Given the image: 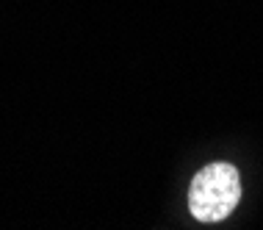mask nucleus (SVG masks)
<instances>
[{
  "instance_id": "1",
  "label": "nucleus",
  "mask_w": 263,
  "mask_h": 230,
  "mask_svg": "<svg viewBox=\"0 0 263 230\" xmlns=\"http://www.w3.org/2000/svg\"><path fill=\"white\" fill-rule=\"evenodd\" d=\"M241 203V175L233 164L202 167L189 186V211L197 222H222Z\"/></svg>"
}]
</instances>
